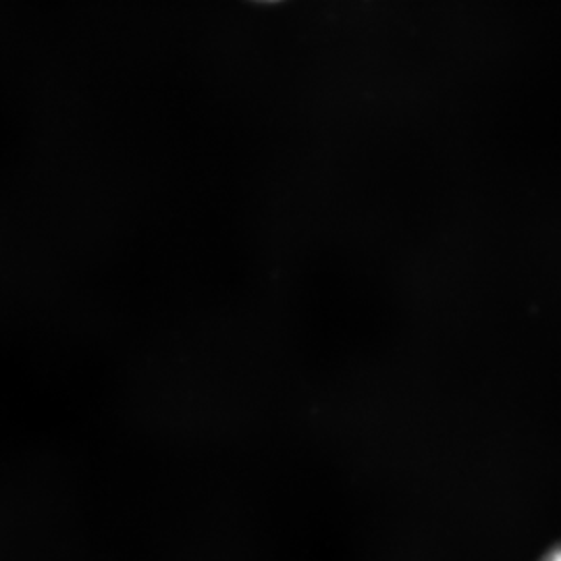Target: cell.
I'll use <instances>...</instances> for the list:
<instances>
[{"instance_id":"1","label":"cell","mask_w":561,"mask_h":561,"mask_svg":"<svg viewBox=\"0 0 561 561\" xmlns=\"http://www.w3.org/2000/svg\"><path fill=\"white\" fill-rule=\"evenodd\" d=\"M542 561H561V547L553 549V551H549Z\"/></svg>"},{"instance_id":"2","label":"cell","mask_w":561,"mask_h":561,"mask_svg":"<svg viewBox=\"0 0 561 561\" xmlns=\"http://www.w3.org/2000/svg\"><path fill=\"white\" fill-rule=\"evenodd\" d=\"M261 2H275V0H261Z\"/></svg>"}]
</instances>
